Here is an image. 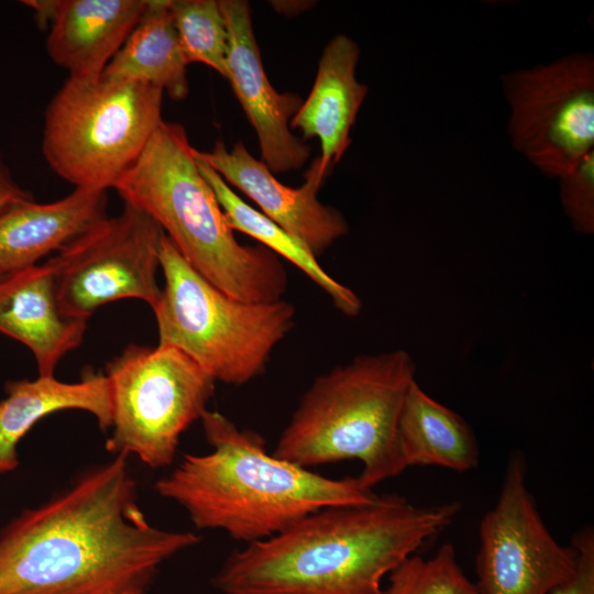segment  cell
<instances>
[{
  "instance_id": "6da1fadb",
  "label": "cell",
  "mask_w": 594,
  "mask_h": 594,
  "mask_svg": "<svg viewBox=\"0 0 594 594\" xmlns=\"http://www.w3.org/2000/svg\"><path fill=\"white\" fill-rule=\"evenodd\" d=\"M199 541L147 520L117 454L0 530V594H150L161 566Z\"/></svg>"
},
{
  "instance_id": "7a4b0ae2",
  "label": "cell",
  "mask_w": 594,
  "mask_h": 594,
  "mask_svg": "<svg viewBox=\"0 0 594 594\" xmlns=\"http://www.w3.org/2000/svg\"><path fill=\"white\" fill-rule=\"evenodd\" d=\"M460 510L459 502L419 506L398 494L322 508L232 552L212 582L222 594H383L384 578Z\"/></svg>"
},
{
  "instance_id": "3957f363",
  "label": "cell",
  "mask_w": 594,
  "mask_h": 594,
  "mask_svg": "<svg viewBox=\"0 0 594 594\" xmlns=\"http://www.w3.org/2000/svg\"><path fill=\"white\" fill-rule=\"evenodd\" d=\"M200 420L212 450L185 454L154 485L198 529L223 530L249 544L322 508L366 504L378 496L358 477H326L267 453L260 433L240 429L219 411L206 410Z\"/></svg>"
},
{
  "instance_id": "277c9868",
  "label": "cell",
  "mask_w": 594,
  "mask_h": 594,
  "mask_svg": "<svg viewBox=\"0 0 594 594\" xmlns=\"http://www.w3.org/2000/svg\"><path fill=\"white\" fill-rule=\"evenodd\" d=\"M113 189L222 292L250 302L282 299L288 283L282 262L263 245L237 240L182 124L163 120Z\"/></svg>"
},
{
  "instance_id": "5b68a950",
  "label": "cell",
  "mask_w": 594,
  "mask_h": 594,
  "mask_svg": "<svg viewBox=\"0 0 594 594\" xmlns=\"http://www.w3.org/2000/svg\"><path fill=\"white\" fill-rule=\"evenodd\" d=\"M416 364L405 350L354 358L319 375L301 397L273 454L309 469L359 460L367 488L402 474L397 428Z\"/></svg>"
},
{
  "instance_id": "8992f818",
  "label": "cell",
  "mask_w": 594,
  "mask_h": 594,
  "mask_svg": "<svg viewBox=\"0 0 594 594\" xmlns=\"http://www.w3.org/2000/svg\"><path fill=\"white\" fill-rule=\"evenodd\" d=\"M161 270L164 286L152 307L158 344L178 349L216 382L243 385L262 375L295 324L293 304L228 295L200 275L166 235Z\"/></svg>"
},
{
  "instance_id": "52a82bcc",
  "label": "cell",
  "mask_w": 594,
  "mask_h": 594,
  "mask_svg": "<svg viewBox=\"0 0 594 594\" xmlns=\"http://www.w3.org/2000/svg\"><path fill=\"white\" fill-rule=\"evenodd\" d=\"M163 96L135 80L68 77L45 111L47 165L75 188H113L163 121Z\"/></svg>"
},
{
  "instance_id": "ba28073f",
  "label": "cell",
  "mask_w": 594,
  "mask_h": 594,
  "mask_svg": "<svg viewBox=\"0 0 594 594\" xmlns=\"http://www.w3.org/2000/svg\"><path fill=\"white\" fill-rule=\"evenodd\" d=\"M112 399L110 453L152 469L175 459L182 433L207 409L216 381L169 345L131 344L106 366Z\"/></svg>"
},
{
  "instance_id": "9c48e42d",
  "label": "cell",
  "mask_w": 594,
  "mask_h": 594,
  "mask_svg": "<svg viewBox=\"0 0 594 594\" xmlns=\"http://www.w3.org/2000/svg\"><path fill=\"white\" fill-rule=\"evenodd\" d=\"M165 237L145 212L124 204L47 261L63 314L87 321L108 302L135 298L153 307L161 295L157 273Z\"/></svg>"
},
{
  "instance_id": "30bf717a",
  "label": "cell",
  "mask_w": 594,
  "mask_h": 594,
  "mask_svg": "<svg viewBox=\"0 0 594 594\" xmlns=\"http://www.w3.org/2000/svg\"><path fill=\"white\" fill-rule=\"evenodd\" d=\"M514 147L546 175L573 170L594 151V59L576 53L503 76Z\"/></svg>"
},
{
  "instance_id": "8fae6325",
  "label": "cell",
  "mask_w": 594,
  "mask_h": 594,
  "mask_svg": "<svg viewBox=\"0 0 594 594\" xmlns=\"http://www.w3.org/2000/svg\"><path fill=\"white\" fill-rule=\"evenodd\" d=\"M527 471L525 454L514 450L497 499L480 521L475 584L481 594H549L575 571L576 551L546 526Z\"/></svg>"
},
{
  "instance_id": "7c38bea8",
  "label": "cell",
  "mask_w": 594,
  "mask_h": 594,
  "mask_svg": "<svg viewBox=\"0 0 594 594\" xmlns=\"http://www.w3.org/2000/svg\"><path fill=\"white\" fill-rule=\"evenodd\" d=\"M228 33L227 79L254 128L262 162L272 173L300 168L311 148L294 135L289 122L302 103L293 92H277L267 79L244 0H219Z\"/></svg>"
},
{
  "instance_id": "4fadbf2b",
  "label": "cell",
  "mask_w": 594,
  "mask_h": 594,
  "mask_svg": "<svg viewBox=\"0 0 594 594\" xmlns=\"http://www.w3.org/2000/svg\"><path fill=\"white\" fill-rule=\"evenodd\" d=\"M197 154L229 184L251 198L262 213L299 239L316 257L345 235L349 224L342 213L318 200L322 185L307 170L298 188L282 184L264 162L253 157L243 143L232 148L218 141L210 152Z\"/></svg>"
},
{
  "instance_id": "5bb4252c",
  "label": "cell",
  "mask_w": 594,
  "mask_h": 594,
  "mask_svg": "<svg viewBox=\"0 0 594 594\" xmlns=\"http://www.w3.org/2000/svg\"><path fill=\"white\" fill-rule=\"evenodd\" d=\"M359 56L353 40L333 37L323 48L308 98L289 122L304 140H319L321 154L309 168L321 183L351 144L350 131L367 95V86L355 77Z\"/></svg>"
},
{
  "instance_id": "9a60e30c",
  "label": "cell",
  "mask_w": 594,
  "mask_h": 594,
  "mask_svg": "<svg viewBox=\"0 0 594 594\" xmlns=\"http://www.w3.org/2000/svg\"><path fill=\"white\" fill-rule=\"evenodd\" d=\"M86 321L59 308L46 263L0 276V332L34 355L38 376H54L58 362L82 341Z\"/></svg>"
},
{
  "instance_id": "2e32d148",
  "label": "cell",
  "mask_w": 594,
  "mask_h": 594,
  "mask_svg": "<svg viewBox=\"0 0 594 594\" xmlns=\"http://www.w3.org/2000/svg\"><path fill=\"white\" fill-rule=\"evenodd\" d=\"M147 0H57L50 58L79 79L99 78L136 26Z\"/></svg>"
},
{
  "instance_id": "e0dca14e",
  "label": "cell",
  "mask_w": 594,
  "mask_h": 594,
  "mask_svg": "<svg viewBox=\"0 0 594 594\" xmlns=\"http://www.w3.org/2000/svg\"><path fill=\"white\" fill-rule=\"evenodd\" d=\"M107 216V191L75 188L51 202L34 200L0 212V276L58 252Z\"/></svg>"
},
{
  "instance_id": "ac0fdd59",
  "label": "cell",
  "mask_w": 594,
  "mask_h": 594,
  "mask_svg": "<svg viewBox=\"0 0 594 594\" xmlns=\"http://www.w3.org/2000/svg\"><path fill=\"white\" fill-rule=\"evenodd\" d=\"M0 402V474L19 465L18 444L29 430L47 415L78 409L91 414L99 428L112 425V399L106 374L85 371L79 382L65 383L54 376L14 381L6 385Z\"/></svg>"
},
{
  "instance_id": "d6986e66",
  "label": "cell",
  "mask_w": 594,
  "mask_h": 594,
  "mask_svg": "<svg viewBox=\"0 0 594 594\" xmlns=\"http://www.w3.org/2000/svg\"><path fill=\"white\" fill-rule=\"evenodd\" d=\"M397 442L406 469L438 466L462 473L480 463L479 443L470 425L429 396L416 381L402 409Z\"/></svg>"
},
{
  "instance_id": "ffe728a7",
  "label": "cell",
  "mask_w": 594,
  "mask_h": 594,
  "mask_svg": "<svg viewBox=\"0 0 594 594\" xmlns=\"http://www.w3.org/2000/svg\"><path fill=\"white\" fill-rule=\"evenodd\" d=\"M187 65L169 0H147L136 26L101 76L146 82L182 101L189 90Z\"/></svg>"
},
{
  "instance_id": "44dd1931",
  "label": "cell",
  "mask_w": 594,
  "mask_h": 594,
  "mask_svg": "<svg viewBox=\"0 0 594 594\" xmlns=\"http://www.w3.org/2000/svg\"><path fill=\"white\" fill-rule=\"evenodd\" d=\"M199 170L213 190L230 228L261 242V245L298 267L323 290L333 306L343 315L358 316L362 310L360 297L349 287L330 276L319 264L318 257L297 238L288 233L262 212L244 202L227 182L196 150Z\"/></svg>"
},
{
  "instance_id": "7402d4cb",
  "label": "cell",
  "mask_w": 594,
  "mask_h": 594,
  "mask_svg": "<svg viewBox=\"0 0 594 594\" xmlns=\"http://www.w3.org/2000/svg\"><path fill=\"white\" fill-rule=\"evenodd\" d=\"M187 64L202 63L227 78L228 33L216 0H169Z\"/></svg>"
},
{
  "instance_id": "603a6c76",
  "label": "cell",
  "mask_w": 594,
  "mask_h": 594,
  "mask_svg": "<svg viewBox=\"0 0 594 594\" xmlns=\"http://www.w3.org/2000/svg\"><path fill=\"white\" fill-rule=\"evenodd\" d=\"M383 594H481L463 572L452 543H443L430 558L419 553L402 562L388 575Z\"/></svg>"
},
{
  "instance_id": "cb8c5ba5",
  "label": "cell",
  "mask_w": 594,
  "mask_h": 594,
  "mask_svg": "<svg viewBox=\"0 0 594 594\" xmlns=\"http://www.w3.org/2000/svg\"><path fill=\"white\" fill-rule=\"evenodd\" d=\"M560 198L575 231L594 232V151L586 154L578 166L561 176Z\"/></svg>"
},
{
  "instance_id": "d4e9b609",
  "label": "cell",
  "mask_w": 594,
  "mask_h": 594,
  "mask_svg": "<svg viewBox=\"0 0 594 594\" xmlns=\"http://www.w3.org/2000/svg\"><path fill=\"white\" fill-rule=\"evenodd\" d=\"M576 551L573 575L554 587L549 594H594V528H580L570 542Z\"/></svg>"
},
{
  "instance_id": "484cf974",
  "label": "cell",
  "mask_w": 594,
  "mask_h": 594,
  "mask_svg": "<svg viewBox=\"0 0 594 594\" xmlns=\"http://www.w3.org/2000/svg\"><path fill=\"white\" fill-rule=\"evenodd\" d=\"M30 200H34L33 195L16 183L0 152V212Z\"/></svg>"
},
{
  "instance_id": "4316f807",
  "label": "cell",
  "mask_w": 594,
  "mask_h": 594,
  "mask_svg": "<svg viewBox=\"0 0 594 594\" xmlns=\"http://www.w3.org/2000/svg\"><path fill=\"white\" fill-rule=\"evenodd\" d=\"M22 3L34 11L36 22L41 28H48L54 16L57 0H25Z\"/></svg>"
}]
</instances>
